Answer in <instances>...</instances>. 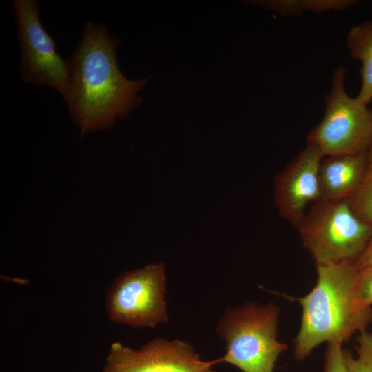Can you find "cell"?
<instances>
[{"label":"cell","mask_w":372,"mask_h":372,"mask_svg":"<svg viewBox=\"0 0 372 372\" xmlns=\"http://www.w3.org/2000/svg\"><path fill=\"white\" fill-rule=\"evenodd\" d=\"M118 38L107 27L88 21L68 59L70 78L65 101L73 124L85 134L112 128L143 103L139 95L150 79L132 80L121 72Z\"/></svg>","instance_id":"obj_1"},{"label":"cell","mask_w":372,"mask_h":372,"mask_svg":"<svg viewBox=\"0 0 372 372\" xmlns=\"http://www.w3.org/2000/svg\"><path fill=\"white\" fill-rule=\"evenodd\" d=\"M316 265L315 287L304 297L295 298L302 307L300 328L294 339L297 360L307 358L324 342H347L372 322V309L362 307L357 299L355 262Z\"/></svg>","instance_id":"obj_2"},{"label":"cell","mask_w":372,"mask_h":372,"mask_svg":"<svg viewBox=\"0 0 372 372\" xmlns=\"http://www.w3.org/2000/svg\"><path fill=\"white\" fill-rule=\"evenodd\" d=\"M280 310L273 302L227 308L216 326L226 353L216 363L232 364L242 372H273L279 355L287 349L277 338Z\"/></svg>","instance_id":"obj_3"},{"label":"cell","mask_w":372,"mask_h":372,"mask_svg":"<svg viewBox=\"0 0 372 372\" xmlns=\"http://www.w3.org/2000/svg\"><path fill=\"white\" fill-rule=\"evenodd\" d=\"M296 227L316 264L356 262L372 237V225L355 216L348 200L315 202Z\"/></svg>","instance_id":"obj_4"},{"label":"cell","mask_w":372,"mask_h":372,"mask_svg":"<svg viewBox=\"0 0 372 372\" xmlns=\"http://www.w3.org/2000/svg\"><path fill=\"white\" fill-rule=\"evenodd\" d=\"M344 73L343 67L335 70L332 87L326 96L324 116L307 136V143L322 156L366 152L372 146V110L346 92Z\"/></svg>","instance_id":"obj_5"},{"label":"cell","mask_w":372,"mask_h":372,"mask_svg":"<svg viewBox=\"0 0 372 372\" xmlns=\"http://www.w3.org/2000/svg\"><path fill=\"white\" fill-rule=\"evenodd\" d=\"M12 8L20 52L19 67L24 83L50 87L65 101L70 64L60 56L53 37L40 19L37 0H14Z\"/></svg>","instance_id":"obj_6"},{"label":"cell","mask_w":372,"mask_h":372,"mask_svg":"<svg viewBox=\"0 0 372 372\" xmlns=\"http://www.w3.org/2000/svg\"><path fill=\"white\" fill-rule=\"evenodd\" d=\"M165 282L163 262L122 273L106 292L104 307L108 319L133 328H154L167 322Z\"/></svg>","instance_id":"obj_7"},{"label":"cell","mask_w":372,"mask_h":372,"mask_svg":"<svg viewBox=\"0 0 372 372\" xmlns=\"http://www.w3.org/2000/svg\"><path fill=\"white\" fill-rule=\"evenodd\" d=\"M216 364L202 360L184 340L157 338L136 350L112 343L103 372H215Z\"/></svg>","instance_id":"obj_8"},{"label":"cell","mask_w":372,"mask_h":372,"mask_svg":"<svg viewBox=\"0 0 372 372\" xmlns=\"http://www.w3.org/2000/svg\"><path fill=\"white\" fill-rule=\"evenodd\" d=\"M322 155L314 146L306 147L275 177L274 200L280 214L295 227L304 216L309 201L321 199L319 169Z\"/></svg>","instance_id":"obj_9"},{"label":"cell","mask_w":372,"mask_h":372,"mask_svg":"<svg viewBox=\"0 0 372 372\" xmlns=\"http://www.w3.org/2000/svg\"><path fill=\"white\" fill-rule=\"evenodd\" d=\"M369 165L368 152L325 159L319 169L321 199L349 200L361 185Z\"/></svg>","instance_id":"obj_10"},{"label":"cell","mask_w":372,"mask_h":372,"mask_svg":"<svg viewBox=\"0 0 372 372\" xmlns=\"http://www.w3.org/2000/svg\"><path fill=\"white\" fill-rule=\"evenodd\" d=\"M347 44L351 57L362 63V85L357 97L368 105L372 101V21L352 26Z\"/></svg>","instance_id":"obj_11"},{"label":"cell","mask_w":372,"mask_h":372,"mask_svg":"<svg viewBox=\"0 0 372 372\" xmlns=\"http://www.w3.org/2000/svg\"><path fill=\"white\" fill-rule=\"evenodd\" d=\"M352 0L270 1L261 4L282 14H298L303 11L322 12L331 9H344L357 3Z\"/></svg>","instance_id":"obj_12"},{"label":"cell","mask_w":372,"mask_h":372,"mask_svg":"<svg viewBox=\"0 0 372 372\" xmlns=\"http://www.w3.org/2000/svg\"><path fill=\"white\" fill-rule=\"evenodd\" d=\"M348 203L358 218L372 225V163H369L361 185Z\"/></svg>","instance_id":"obj_13"},{"label":"cell","mask_w":372,"mask_h":372,"mask_svg":"<svg viewBox=\"0 0 372 372\" xmlns=\"http://www.w3.org/2000/svg\"><path fill=\"white\" fill-rule=\"evenodd\" d=\"M357 356L344 350L348 372H372V333L364 331L357 338Z\"/></svg>","instance_id":"obj_14"},{"label":"cell","mask_w":372,"mask_h":372,"mask_svg":"<svg viewBox=\"0 0 372 372\" xmlns=\"http://www.w3.org/2000/svg\"><path fill=\"white\" fill-rule=\"evenodd\" d=\"M342 347V342L341 341L327 342L324 372H348Z\"/></svg>","instance_id":"obj_15"},{"label":"cell","mask_w":372,"mask_h":372,"mask_svg":"<svg viewBox=\"0 0 372 372\" xmlns=\"http://www.w3.org/2000/svg\"><path fill=\"white\" fill-rule=\"evenodd\" d=\"M356 296L358 302L362 307H371L372 304V265L358 267Z\"/></svg>","instance_id":"obj_16"},{"label":"cell","mask_w":372,"mask_h":372,"mask_svg":"<svg viewBox=\"0 0 372 372\" xmlns=\"http://www.w3.org/2000/svg\"><path fill=\"white\" fill-rule=\"evenodd\" d=\"M358 267L372 265V237L364 251L355 262Z\"/></svg>","instance_id":"obj_17"},{"label":"cell","mask_w":372,"mask_h":372,"mask_svg":"<svg viewBox=\"0 0 372 372\" xmlns=\"http://www.w3.org/2000/svg\"><path fill=\"white\" fill-rule=\"evenodd\" d=\"M368 158L369 163H372V146L371 147L370 149L368 152Z\"/></svg>","instance_id":"obj_18"}]
</instances>
